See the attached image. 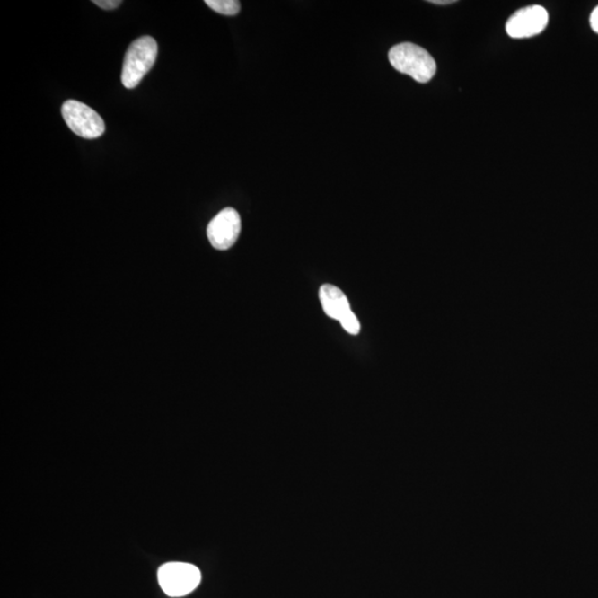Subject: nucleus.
Segmentation results:
<instances>
[{
  "label": "nucleus",
  "mask_w": 598,
  "mask_h": 598,
  "mask_svg": "<svg viewBox=\"0 0 598 598\" xmlns=\"http://www.w3.org/2000/svg\"><path fill=\"white\" fill-rule=\"evenodd\" d=\"M389 61L399 73L410 75L420 84L429 83L436 73L435 61L429 52L411 42L392 47Z\"/></svg>",
  "instance_id": "f257e3e1"
},
{
  "label": "nucleus",
  "mask_w": 598,
  "mask_h": 598,
  "mask_svg": "<svg viewBox=\"0 0 598 598\" xmlns=\"http://www.w3.org/2000/svg\"><path fill=\"white\" fill-rule=\"evenodd\" d=\"M158 580L166 595L182 597L196 590L202 576L196 565L172 562L159 568Z\"/></svg>",
  "instance_id": "7ed1b4c3"
},
{
  "label": "nucleus",
  "mask_w": 598,
  "mask_h": 598,
  "mask_svg": "<svg viewBox=\"0 0 598 598\" xmlns=\"http://www.w3.org/2000/svg\"><path fill=\"white\" fill-rule=\"evenodd\" d=\"M590 22L592 30L598 33V6L593 11Z\"/></svg>",
  "instance_id": "9b49d317"
},
{
  "label": "nucleus",
  "mask_w": 598,
  "mask_h": 598,
  "mask_svg": "<svg viewBox=\"0 0 598 598\" xmlns=\"http://www.w3.org/2000/svg\"><path fill=\"white\" fill-rule=\"evenodd\" d=\"M61 115L70 130L84 139H97L106 131L103 119L93 109L77 100L66 101L61 108Z\"/></svg>",
  "instance_id": "20e7f679"
},
{
  "label": "nucleus",
  "mask_w": 598,
  "mask_h": 598,
  "mask_svg": "<svg viewBox=\"0 0 598 598\" xmlns=\"http://www.w3.org/2000/svg\"><path fill=\"white\" fill-rule=\"evenodd\" d=\"M93 4L98 7L106 9V11H112L122 4L121 0H93Z\"/></svg>",
  "instance_id": "9d476101"
},
{
  "label": "nucleus",
  "mask_w": 598,
  "mask_h": 598,
  "mask_svg": "<svg viewBox=\"0 0 598 598\" xmlns=\"http://www.w3.org/2000/svg\"><path fill=\"white\" fill-rule=\"evenodd\" d=\"M241 226L239 213L234 208L226 207L208 224V241L218 251L229 250L239 239Z\"/></svg>",
  "instance_id": "39448f33"
},
{
  "label": "nucleus",
  "mask_w": 598,
  "mask_h": 598,
  "mask_svg": "<svg viewBox=\"0 0 598 598\" xmlns=\"http://www.w3.org/2000/svg\"><path fill=\"white\" fill-rule=\"evenodd\" d=\"M340 324L343 326V329L351 335H358L360 330H362L358 318L356 317L354 312H351L350 315L344 318V320L340 321Z\"/></svg>",
  "instance_id": "1a4fd4ad"
},
{
  "label": "nucleus",
  "mask_w": 598,
  "mask_h": 598,
  "mask_svg": "<svg viewBox=\"0 0 598 598\" xmlns=\"http://www.w3.org/2000/svg\"><path fill=\"white\" fill-rule=\"evenodd\" d=\"M206 4L213 11L224 16H235L241 11V3L237 0H207Z\"/></svg>",
  "instance_id": "6e6552de"
},
{
  "label": "nucleus",
  "mask_w": 598,
  "mask_h": 598,
  "mask_svg": "<svg viewBox=\"0 0 598 598\" xmlns=\"http://www.w3.org/2000/svg\"><path fill=\"white\" fill-rule=\"evenodd\" d=\"M158 56V44L154 38L144 36L132 42L123 61L121 80L128 89L140 84L149 73Z\"/></svg>",
  "instance_id": "f03ea898"
},
{
  "label": "nucleus",
  "mask_w": 598,
  "mask_h": 598,
  "mask_svg": "<svg viewBox=\"0 0 598 598\" xmlns=\"http://www.w3.org/2000/svg\"><path fill=\"white\" fill-rule=\"evenodd\" d=\"M549 13L539 4L520 9L506 22V32L511 38H530L539 35L547 28Z\"/></svg>",
  "instance_id": "423d86ee"
},
{
  "label": "nucleus",
  "mask_w": 598,
  "mask_h": 598,
  "mask_svg": "<svg viewBox=\"0 0 598 598\" xmlns=\"http://www.w3.org/2000/svg\"><path fill=\"white\" fill-rule=\"evenodd\" d=\"M320 299L326 315L339 322L353 312L347 296L334 285H322Z\"/></svg>",
  "instance_id": "0eeeda50"
},
{
  "label": "nucleus",
  "mask_w": 598,
  "mask_h": 598,
  "mask_svg": "<svg viewBox=\"0 0 598 598\" xmlns=\"http://www.w3.org/2000/svg\"><path fill=\"white\" fill-rule=\"evenodd\" d=\"M429 3L435 4H450L455 3V0H430Z\"/></svg>",
  "instance_id": "f8f14e48"
}]
</instances>
